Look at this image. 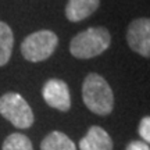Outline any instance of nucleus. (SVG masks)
<instances>
[{"mask_svg":"<svg viewBox=\"0 0 150 150\" xmlns=\"http://www.w3.org/2000/svg\"><path fill=\"white\" fill-rule=\"evenodd\" d=\"M59 45V36L49 29H42L28 35L21 43V54L31 63L47 60Z\"/></svg>","mask_w":150,"mask_h":150,"instance_id":"3","label":"nucleus"},{"mask_svg":"<svg viewBox=\"0 0 150 150\" xmlns=\"http://www.w3.org/2000/svg\"><path fill=\"white\" fill-rule=\"evenodd\" d=\"M81 150H112V139L102 128L93 125L79 142Z\"/></svg>","mask_w":150,"mask_h":150,"instance_id":"7","label":"nucleus"},{"mask_svg":"<svg viewBox=\"0 0 150 150\" xmlns=\"http://www.w3.org/2000/svg\"><path fill=\"white\" fill-rule=\"evenodd\" d=\"M1 150H33L32 142L22 134H11L3 142Z\"/></svg>","mask_w":150,"mask_h":150,"instance_id":"11","label":"nucleus"},{"mask_svg":"<svg viewBox=\"0 0 150 150\" xmlns=\"http://www.w3.org/2000/svg\"><path fill=\"white\" fill-rule=\"evenodd\" d=\"M0 115L20 129L31 128L35 121L31 106L16 92H7L0 97Z\"/></svg>","mask_w":150,"mask_h":150,"instance_id":"4","label":"nucleus"},{"mask_svg":"<svg viewBox=\"0 0 150 150\" xmlns=\"http://www.w3.org/2000/svg\"><path fill=\"white\" fill-rule=\"evenodd\" d=\"M85 106L97 115H108L114 108V93L108 82L96 72L88 74L82 83Z\"/></svg>","mask_w":150,"mask_h":150,"instance_id":"1","label":"nucleus"},{"mask_svg":"<svg viewBox=\"0 0 150 150\" xmlns=\"http://www.w3.org/2000/svg\"><path fill=\"white\" fill-rule=\"evenodd\" d=\"M127 42L135 53L150 57V18H136L129 24Z\"/></svg>","mask_w":150,"mask_h":150,"instance_id":"5","label":"nucleus"},{"mask_svg":"<svg viewBox=\"0 0 150 150\" xmlns=\"http://www.w3.org/2000/svg\"><path fill=\"white\" fill-rule=\"evenodd\" d=\"M99 6L100 0H68L65 6V17L71 22H79L92 16Z\"/></svg>","mask_w":150,"mask_h":150,"instance_id":"8","label":"nucleus"},{"mask_svg":"<svg viewBox=\"0 0 150 150\" xmlns=\"http://www.w3.org/2000/svg\"><path fill=\"white\" fill-rule=\"evenodd\" d=\"M40 150H76L75 143L60 131H53L42 140Z\"/></svg>","mask_w":150,"mask_h":150,"instance_id":"9","label":"nucleus"},{"mask_svg":"<svg viewBox=\"0 0 150 150\" xmlns=\"http://www.w3.org/2000/svg\"><path fill=\"white\" fill-rule=\"evenodd\" d=\"M140 138L143 139L145 143H150V115L143 117L139 122V128H138Z\"/></svg>","mask_w":150,"mask_h":150,"instance_id":"12","label":"nucleus"},{"mask_svg":"<svg viewBox=\"0 0 150 150\" xmlns=\"http://www.w3.org/2000/svg\"><path fill=\"white\" fill-rule=\"evenodd\" d=\"M43 100L50 107L56 108L59 111H68L71 108V95L70 88L64 81L52 78L46 81L42 88Z\"/></svg>","mask_w":150,"mask_h":150,"instance_id":"6","label":"nucleus"},{"mask_svg":"<svg viewBox=\"0 0 150 150\" xmlns=\"http://www.w3.org/2000/svg\"><path fill=\"white\" fill-rule=\"evenodd\" d=\"M14 46V33L8 24L0 21V67L8 63Z\"/></svg>","mask_w":150,"mask_h":150,"instance_id":"10","label":"nucleus"},{"mask_svg":"<svg viewBox=\"0 0 150 150\" xmlns=\"http://www.w3.org/2000/svg\"><path fill=\"white\" fill-rule=\"evenodd\" d=\"M125 150H150V147L143 140H132Z\"/></svg>","mask_w":150,"mask_h":150,"instance_id":"13","label":"nucleus"},{"mask_svg":"<svg viewBox=\"0 0 150 150\" xmlns=\"http://www.w3.org/2000/svg\"><path fill=\"white\" fill-rule=\"evenodd\" d=\"M111 43V35L104 27H92L76 33L70 42V53L81 60L104 53Z\"/></svg>","mask_w":150,"mask_h":150,"instance_id":"2","label":"nucleus"}]
</instances>
